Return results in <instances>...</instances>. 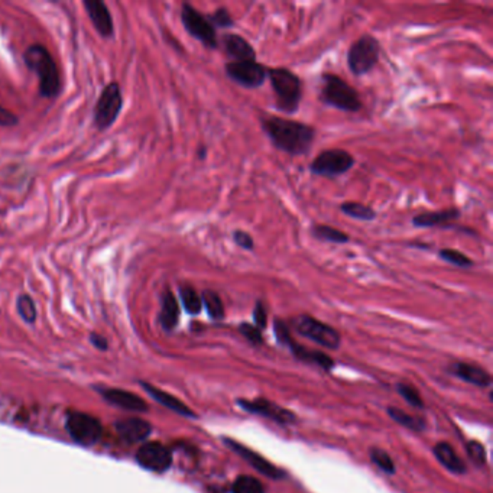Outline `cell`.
I'll return each instance as SVG.
<instances>
[{"mask_svg":"<svg viewBox=\"0 0 493 493\" xmlns=\"http://www.w3.org/2000/svg\"><path fill=\"white\" fill-rule=\"evenodd\" d=\"M311 236L318 242L335 243V245H346L350 242V236L336 228L328 225H314L311 228Z\"/></svg>","mask_w":493,"mask_h":493,"instance_id":"24","label":"cell"},{"mask_svg":"<svg viewBox=\"0 0 493 493\" xmlns=\"http://www.w3.org/2000/svg\"><path fill=\"white\" fill-rule=\"evenodd\" d=\"M262 131L278 151L291 156H304L317 136L314 126L280 116H260Z\"/></svg>","mask_w":493,"mask_h":493,"instance_id":"1","label":"cell"},{"mask_svg":"<svg viewBox=\"0 0 493 493\" xmlns=\"http://www.w3.org/2000/svg\"><path fill=\"white\" fill-rule=\"evenodd\" d=\"M398 392L402 395V398L411 404L412 407H417V408H421L422 407V401H421V397L420 394L417 392L415 388L412 387H408V385H404V383H401V385H398Z\"/></svg>","mask_w":493,"mask_h":493,"instance_id":"35","label":"cell"},{"mask_svg":"<svg viewBox=\"0 0 493 493\" xmlns=\"http://www.w3.org/2000/svg\"><path fill=\"white\" fill-rule=\"evenodd\" d=\"M356 166L355 156L345 149H325L310 163V171L324 178H337L347 174Z\"/></svg>","mask_w":493,"mask_h":493,"instance_id":"6","label":"cell"},{"mask_svg":"<svg viewBox=\"0 0 493 493\" xmlns=\"http://www.w3.org/2000/svg\"><path fill=\"white\" fill-rule=\"evenodd\" d=\"M16 310H18V312L24 321H26L29 324L35 322L38 312H36V307H35V303H34L31 295H28V294L19 295L18 301H16Z\"/></svg>","mask_w":493,"mask_h":493,"instance_id":"29","label":"cell"},{"mask_svg":"<svg viewBox=\"0 0 493 493\" xmlns=\"http://www.w3.org/2000/svg\"><path fill=\"white\" fill-rule=\"evenodd\" d=\"M67 430L73 440L83 446H93L97 443L103 432L100 421L83 412H73L68 417Z\"/></svg>","mask_w":493,"mask_h":493,"instance_id":"11","label":"cell"},{"mask_svg":"<svg viewBox=\"0 0 493 493\" xmlns=\"http://www.w3.org/2000/svg\"><path fill=\"white\" fill-rule=\"evenodd\" d=\"M388 414L401 425L410 428V430H420L421 428V422H418L414 417L405 414L404 411H400L397 408H390Z\"/></svg>","mask_w":493,"mask_h":493,"instance_id":"33","label":"cell"},{"mask_svg":"<svg viewBox=\"0 0 493 493\" xmlns=\"http://www.w3.org/2000/svg\"><path fill=\"white\" fill-rule=\"evenodd\" d=\"M203 307L205 308L207 314L213 320H223L225 318V305L223 301L215 291L204 290L201 293Z\"/></svg>","mask_w":493,"mask_h":493,"instance_id":"26","label":"cell"},{"mask_svg":"<svg viewBox=\"0 0 493 493\" xmlns=\"http://www.w3.org/2000/svg\"><path fill=\"white\" fill-rule=\"evenodd\" d=\"M320 100L325 104L346 113H357L363 108V101L355 87L333 73L321 76Z\"/></svg>","mask_w":493,"mask_h":493,"instance_id":"4","label":"cell"},{"mask_svg":"<svg viewBox=\"0 0 493 493\" xmlns=\"http://www.w3.org/2000/svg\"><path fill=\"white\" fill-rule=\"evenodd\" d=\"M253 320L256 322V327L259 328H265L266 327V322H268V314H266V308L263 305L262 301H258L256 305H255V310H253Z\"/></svg>","mask_w":493,"mask_h":493,"instance_id":"38","label":"cell"},{"mask_svg":"<svg viewBox=\"0 0 493 493\" xmlns=\"http://www.w3.org/2000/svg\"><path fill=\"white\" fill-rule=\"evenodd\" d=\"M103 397L107 402H111L112 405H116L119 408H123L126 411H133V412H145L148 410V404L141 400L138 395L122 391V390H106L103 392Z\"/></svg>","mask_w":493,"mask_h":493,"instance_id":"19","label":"cell"},{"mask_svg":"<svg viewBox=\"0 0 493 493\" xmlns=\"http://www.w3.org/2000/svg\"><path fill=\"white\" fill-rule=\"evenodd\" d=\"M181 22L187 34L201 42L208 49L218 48L217 32L214 26L208 22L207 16L198 12L193 5L183 4L181 6Z\"/></svg>","mask_w":493,"mask_h":493,"instance_id":"9","label":"cell"},{"mask_svg":"<svg viewBox=\"0 0 493 493\" xmlns=\"http://www.w3.org/2000/svg\"><path fill=\"white\" fill-rule=\"evenodd\" d=\"M239 332L250 342V343H255V345H259L262 343V336H260V330L258 327L249 324V322H242L239 325Z\"/></svg>","mask_w":493,"mask_h":493,"instance_id":"36","label":"cell"},{"mask_svg":"<svg viewBox=\"0 0 493 493\" xmlns=\"http://www.w3.org/2000/svg\"><path fill=\"white\" fill-rule=\"evenodd\" d=\"M370 459L372 462L380 467L383 472H387V473H394L395 472V466H394V462L391 459V456L388 453H385L383 450H379V449H373L370 452Z\"/></svg>","mask_w":493,"mask_h":493,"instance_id":"32","label":"cell"},{"mask_svg":"<svg viewBox=\"0 0 493 493\" xmlns=\"http://www.w3.org/2000/svg\"><path fill=\"white\" fill-rule=\"evenodd\" d=\"M293 325L298 335L321 345L327 349H337L340 346V335L336 328L330 327L328 324L318 321L317 318L301 314L298 317L293 318Z\"/></svg>","mask_w":493,"mask_h":493,"instance_id":"8","label":"cell"},{"mask_svg":"<svg viewBox=\"0 0 493 493\" xmlns=\"http://www.w3.org/2000/svg\"><path fill=\"white\" fill-rule=\"evenodd\" d=\"M180 321V304L176 295L167 290L162 294V303H161V312H159V322L166 328V330L171 332L177 327Z\"/></svg>","mask_w":493,"mask_h":493,"instance_id":"20","label":"cell"},{"mask_svg":"<svg viewBox=\"0 0 493 493\" xmlns=\"http://www.w3.org/2000/svg\"><path fill=\"white\" fill-rule=\"evenodd\" d=\"M462 211L456 207L446 208L440 211H422L412 217V226L417 229H431V228H446L456 220H459Z\"/></svg>","mask_w":493,"mask_h":493,"instance_id":"14","label":"cell"},{"mask_svg":"<svg viewBox=\"0 0 493 493\" xmlns=\"http://www.w3.org/2000/svg\"><path fill=\"white\" fill-rule=\"evenodd\" d=\"M180 298H181V304L184 307V310L188 314L197 315L201 312V310H203L201 295L193 287H190V285L180 287Z\"/></svg>","mask_w":493,"mask_h":493,"instance_id":"27","label":"cell"},{"mask_svg":"<svg viewBox=\"0 0 493 493\" xmlns=\"http://www.w3.org/2000/svg\"><path fill=\"white\" fill-rule=\"evenodd\" d=\"M84 9L94 26L103 38H112L115 34L113 19L107 5L101 0H84Z\"/></svg>","mask_w":493,"mask_h":493,"instance_id":"13","label":"cell"},{"mask_svg":"<svg viewBox=\"0 0 493 493\" xmlns=\"http://www.w3.org/2000/svg\"><path fill=\"white\" fill-rule=\"evenodd\" d=\"M239 405L246 410L248 412H253V414H259V415H263L266 418H270V420H275L278 421L280 424H291V421L295 420V417L288 412L287 410H283L277 405H273L265 400H259V401H255V402H250V401H239Z\"/></svg>","mask_w":493,"mask_h":493,"instance_id":"17","label":"cell"},{"mask_svg":"<svg viewBox=\"0 0 493 493\" xmlns=\"http://www.w3.org/2000/svg\"><path fill=\"white\" fill-rule=\"evenodd\" d=\"M467 453L469 457L479 466H483L486 463V452L483 449V446L477 442H472L467 444Z\"/></svg>","mask_w":493,"mask_h":493,"instance_id":"37","label":"cell"},{"mask_svg":"<svg viewBox=\"0 0 493 493\" xmlns=\"http://www.w3.org/2000/svg\"><path fill=\"white\" fill-rule=\"evenodd\" d=\"M26 67L34 71L39 81V94L46 98L57 97L61 88L59 67L54 61L51 52L41 44L28 46L24 52Z\"/></svg>","mask_w":493,"mask_h":493,"instance_id":"2","label":"cell"},{"mask_svg":"<svg viewBox=\"0 0 493 493\" xmlns=\"http://www.w3.org/2000/svg\"><path fill=\"white\" fill-rule=\"evenodd\" d=\"M123 107V96L119 83L107 84L94 107V125L98 131L111 128L119 118Z\"/></svg>","mask_w":493,"mask_h":493,"instance_id":"7","label":"cell"},{"mask_svg":"<svg viewBox=\"0 0 493 493\" xmlns=\"http://www.w3.org/2000/svg\"><path fill=\"white\" fill-rule=\"evenodd\" d=\"M380 57V42L370 34L356 39L347 51V66L353 76L362 77L370 73Z\"/></svg>","mask_w":493,"mask_h":493,"instance_id":"5","label":"cell"},{"mask_svg":"<svg viewBox=\"0 0 493 493\" xmlns=\"http://www.w3.org/2000/svg\"><path fill=\"white\" fill-rule=\"evenodd\" d=\"M340 211L345 215L353 218V220L359 222H373L377 217V213L372 207L357 201H346L340 204Z\"/></svg>","mask_w":493,"mask_h":493,"instance_id":"25","label":"cell"},{"mask_svg":"<svg viewBox=\"0 0 493 493\" xmlns=\"http://www.w3.org/2000/svg\"><path fill=\"white\" fill-rule=\"evenodd\" d=\"M434 454L447 470L453 473H464L466 466L462 462V459L456 454V452L452 449L447 443H440L434 447Z\"/></svg>","mask_w":493,"mask_h":493,"instance_id":"23","label":"cell"},{"mask_svg":"<svg viewBox=\"0 0 493 493\" xmlns=\"http://www.w3.org/2000/svg\"><path fill=\"white\" fill-rule=\"evenodd\" d=\"M90 340H91L93 346H96L97 349H100V350H106L107 349V340L103 336H100L97 333H93L90 336Z\"/></svg>","mask_w":493,"mask_h":493,"instance_id":"40","label":"cell"},{"mask_svg":"<svg viewBox=\"0 0 493 493\" xmlns=\"http://www.w3.org/2000/svg\"><path fill=\"white\" fill-rule=\"evenodd\" d=\"M453 373L459 376L460 379L473 383L476 387L484 388L490 385V376L486 370L473 366V365H466V363H456L453 366Z\"/></svg>","mask_w":493,"mask_h":493,"instance_id":"22","label":"cell"},{"mask_svg":"<svg viewBox=\"0 0 493 493\" xmlns=\"http://www.w3.org/2000/svg\"><path fill=\"white\" fill-rule=\"evenodd\" d=\"M438 258H440L443 262L450 263L456 268H462V269H470L474 265V260L470 259L469 256H466L463 252L457 250V249H450V248H443L438 250Z\"/></svg>","mask_w":493,"mask_h":493,"instance_id":"28","label":"cell"},{"mask_svg":"<svg viewBox=\"0 0 493 493\" xmlns=\"http://www.w3.org/2000/svg\"><path fill=\"white\" fill-rule=\"evenodd\" d=\"M232 493H263V487L255 477L240 476L235 480Z\"/></svg>","mask_w":493,"mask_h":493,"instance_id":"31","label":"cell"},{"mask_svg":"<svg viewBox=\"0 0 493 493\" xmlns=\"http://www.w3.org/2000/svg\"><path fill=\"white\" fill-rule=\"evenodd\" d=\"M268 78L273 93H275L277 111L285 115L297 113L303 98L301 78L285 67L268 68Z\"/></svg>","mask_w":493,"mask_h":493,"instance_id":"3","label":"cell"},{"mask_svg":"<svg viewBox=\"0 0 493 493\" xmlns=\"http://www.w3.org/2000/svg\"><path fill=\"white\" fill-rule=\"evenodd\" d=\"M138 463L151 472L163 473L173 464L171 452L159 443H149L142 446L136 453Z\"/></svg>","mask_w":493,"mask_h":493,"instance_id":"12","label":"cell"},{"mask_svg":"<svg viewBox=\"0 0 493 493\" xmlns=\"http://www.w3.org/2000/svg\"><path fill=\"white\" fill-rule=\"evenodd\" d=\"M222 46L232 61H256L255 48L242 35L225 34L222 36Z\"/></svg>","mask_w":493,"mask_h":493,"instance_id":"15","label":"cell"},{"mask_svg":"<svg viewBox=\"0 0 493 493\" xmlns=\"http://www.w3.org/2000/svg\"><path fill=\"white\" fill-rule=\"evenodd\" d=\"M18 116L14 115L12 112H9L8 108L0 106V126H5V128H12L15 125H18Z\"/></svg>","mask_w":493,"mask_h":493,"instance_id":"39","label":"cell"},{"mask_svg":"<svg viewBox=\"0 0 493 493\" xmlns=\"http://www.w3.org/2000/svg\"><path fill=\"white\" fill-rule=\"evenodd\" d=\"M225 443L235 452L238 453L243 460H246L249 464H252L258 472H260L262 474L270 477V479H281L285 476L284 472H281L278 467H275L273 464H270L268 460H265L263 457H260L259 454L253 453L252 450L246 449L245 446L233 442V440H225Z\"/></svg>","mask_w":493,"mask_h":493,"instance_id":"16","label":"cell"},{"mask_svg":"<svg viewBox=\"0 0 493 493\" xmlns=\"http://www.w3.org/2000/svg\"><path fill=\"white\" fill-rule=\"evenodd\" d=\"M205 156H207V149H205L204 146H201V148H200V152H198V158H200V159H205Z\"/></svg>","mask_w":493,"mask_h":493,"instance_id":"41","label":"cell"},{"mask_svg":"<svg viewBox=\"0 0 493 493\" xmlns=\"http://www.w3.org/2000/svg\"><path fill=\"white\" fill-rule=\"evenodd\" d=\"M226 76L243 88H259L268 78V68L258 61H230L225 66Z\"/></svg>","mask_w":493,"mask_h":493,"instance_id":"10","label":"cell"},{"mask_svg":"<svg viewBox=\"0 0 493 493\" xmlns=\"http://www.w3.org/2000/svg\"><path fill=\"white\" fill-rule=\"evenodd\" d=\"M232 239L236 246H239L243 250L252 252L255 249V239L252 235H249L245 230H235L232 235Z\"/></svg>","mask_w":493,"mask_h":493,"instance_id":"34","label":"cell"},{"mask_svg":"<svg viewBox=\"0 0 493 493\" xmlns=\"http://www.w3.org/2000/svg\"><path fill=\"white\" fill-rule=\"evenodd\" d=\"M208 22L215 28H222V29H228V28H233L235 26V19L230 15L228 8H217L213 14L207 15Z\"/></svg>","mask_w":493,"mask_h":493,"instance_id":"30","label":"cell"},{"mask_svg":"<svg viewBox=\"0 0 493 493\" xmlns=\"http://www.w3.org/2000/svg\"><path fill=\"white\" fill-rule=\"evenodd\" d=\"M142 387L161 405L170 408L171 411H174V412H177L180 415L194 417V412L185 404H183L180 400H177L176 397H173V395H170L167 392H163V391H161V390H158L155 387H151V385H148V383H142Z\"/></svg>","mask_w":493,"mask_h":493,"instance_id":"21","label":"cell"},{"mask_svg":"<svg viewBox=\"0 0 493 493\" xmlns=\"http://www.w3.org/2000/svg\"><path fill=\"white\" fill-rule=\"evenodd\" d=\"M116 430L125 442L138 443L149 435L151 425L141 418H125L116 422Z\"/></svg>","mask_w":493,"mask_h":493,"instance_id":"18","label":"cell"}]
</instances>
